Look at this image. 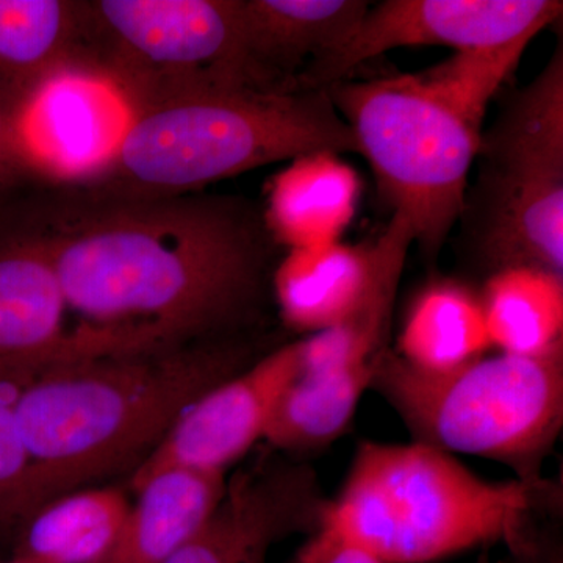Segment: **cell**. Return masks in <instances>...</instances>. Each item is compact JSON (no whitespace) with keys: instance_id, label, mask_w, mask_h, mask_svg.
I'll return each mask as SVG.
<instances>
[{"instance_id":"1","label":"cell","mask_w":563,"mask_h":563,"mask_svg":"<svg viewBox=\"0 0 563 563\" xmlns=\"http://www.w3.org/2000/svg\"><path fill=\"white\" fill-rule=\"evenodd\" d=\"M18 206L76 333L109 352L191 346L257 307L272 257L265 217L236 196H144L29 181Z\"/></svg>"},{"instance_id":"2","label":"cell","mask_w":563,"mask_h":563,"mask_svg":"<svg viewBox=\"0 0 563 563\" xmlns=\"http://www.w3.org/2000/svg\"><path fill=\"white\" fill-rule=\"evenodd\" d=\"M250 365L246 346L207 342L69 358L25 380L13 406L36 510L133 463L139 468L192 402Z\"/></svg>"},{"instance_id":"3","label":"cell","mask_w":563,"mask_h":563,"mask_svg":"<svg viewBox=\"0 0 563 563\" xmlns=\"http://www.w3.org/2000/svg\"><path fill=\"white\" fill-rule=\"evenodd\" d=\"M553 496L550 484L483 479L428 444L366 440L292 563H320L340 548L384 563H432L498 542L520 555L536 543L533 515Z\"/></svg>"},{"instance_id":"4","label":"cell","mask_w":563,"mask_h":563,"mask_svg":"<svg viewBox=\"0 0 563 563\" xmlns=\"http://www.w3.org/2000/svg\"><path fill=\"white\" fill-rule=\"evenodd\" d=\"M320 151L358 154L328 90L210 92L133 113L109 165L77 185L185 195Z\"/></svg>"},{"instance_id":"5","label":"cell","mask_w":563,"mask_h":563,"mask_svg":"<svg viewBox=\"0 0 563 563\" xmlns=\"http://www.w3.org/2000/svg\"><path fill=\"white\" fill-rule=\"evenodd\" d=\"M372 390L390 404L413 442L501 463L521 483L548 484L543 463L563 426V351L532 358L499 352L428 374L388 347Z\"/></svg>"},{"instance_id":"6","label":"cell","mask_w":563,"mask_h":563,"mask_svg":"<svg viewBox=\"0 0 563 563\" xmlns=\"http://www.w3.org/2000/svg\"><path fill=\"white\" fill-rule=\"evenodd\" d=\"M461 246L487 274L532 266L563 276V49L536 79L506 92L481 133Z\"/></svg>"},{"instance_id":"7","label":"cell","mask_w":563,"mask_h":563,"mask_svg":"<svg viewBox=\"0 0 563 563\" xmlns=\"http://www.w3.org/2000/svg\"><path fill=\"white\" fill-rule=\"evenodd\" d=\"M372 165L380 196L435 257L461 218L481 129L439 101L412 74L325 88Z\"/></svg>"},{"instance_id":"8","label":"cell","mask_w":563,"mask_h":563,"mask_svg":"<svg viewBox=\"0 0 563 563\" xmlns=\"http://www.w3.org/2000/svg\"><path fill=\"white\" fill-rule=\"evenodd\" d=\"M90 66L132 114L210 92H277L252 66L243 0L90 2Z\"/></svg>"},{"instance_id":"9","label":"cell","mask_w":563,"mask_h":563,"mask_svg":"<svg viewBox=\"0 0 563 563\" xmlns=\"http://www.w3.org/2000/svg\"><path fill=\"white\" fill-rule=\"evenodd\" d=\"M412 229L399 214L372 243L373 272L354 312L325 331L299 342V374L290 390V406L303 428L324 439H339L354 420L363 395L372 390L374 374L388 350L391 314Z\"/></svg>"},{"instance_id":"10","label":"cell","mask_w":563,"mask_h":563,"mask_svg":"<svg viewBox=\"0 0 563 563\" xmlns=\"http://www.w3.org/2000/svg\"><path fill=\"white\" fill-rule=\"evenodd\" d=\"M558 0H385L369 7L351 38L310 63L298 90H325L385 52L443 46L454 52L533 40L562 16Z\"/></svg>"},{"instance_id":"11","label":"cell","mask_w":563,"mask_h":563,"mask_svg":"<svg viewBox=\"0 0 563 563\" xmlns=\"http://www.w3.org/2000/svg\"><path fill=\"white\" fill-rule=\"evenodd\" d=\"M299 342L285 344L191 404L132 476V485L168 468L224 473L265 440L299 374Z\"/></svg>"},{"instance_id":"12","label":"cell","mask_w":563,"mask_h":563,"mask_svg":"<svg viewBox=\"0 0 563 563\" xmlns=\"http://www.w3.org/2000/svg\"><path fill=\"white\" fill-rule=\"evenodd\" d=\"M132 111L109 79L90 66L51 77L18 113L36 181L88 184L109 165Z\"/></svg>"},{"instance_id":"13","label":"cell","mask_w":563,"mask_h":563,"mask_svg":"<svg viewBox=\"0 0 563 563\" xmlns=\"http://www.w3.org/2000/svg\"><path fill=\"white\" fill-rule=\"evenodd\" d=\"M66 312L57 276L13 188L0 192V384L25 383L54 363L96 355L66 331Z\"/></svg>"},{"instance_id":"14","label":"cell","mask_w":563,"mask_h":563,"mask_svg":"<svg viewBox=\"0 0 563 563\" xmlns=\"http://www.w3.org/2000/svg\"><path fill=\"white\" fill-rule=\"evenodd\" d=\"M328 501L307 466L240 473L209 521L163 563H266L284 537L312 533Z\"/></svg>"},{"instance_id":"15","label":"cell","mask_w":563,"mask_h":563,"mask_svg":"<svg viewBox=\"0 0 563 563\" xmlns=\"http://www.w3.org/2000/svg\"><path fill=\"white\" fill-rule=\"evenodd\" d=\"M368 9L365 0H243L258 79L272 91H298L302 70L342 47Z\"/></svg>"},{"instance_id":"16","label":"cell","mask_w":563,"mask_h":563,"mask_svg":"<svg viewBox=\"0 0 563 563\" xmlns=\"http://www.w3.org/2000/svg\"><path fill=\"white\" fill-rule=\"evenodd\" d=\"M70 66H90V2L0 0V96L18 113Z\"/></svg>"},{"instance_id":"17","label":"cell","mask_w":563,"mask_h":563,"mask_svg":"<svg viewBox=\"0 0 563 563\" xmlns=\"http://www.w3.org/2000/svg\"><path fill=\"white\" fill-rule=\"evenodd\" d=\"M224 473L168 468L132 485L120 539L102 563H163L209 521L224 496Z\"/></svg>"},{"instance_id":"18","label":"cell","mask_w":563,"mask_h":563,"mask_svg":"<svg viewBox=\"0 0 563 563\" xmlns=\"http://www.w3.org/2000/svg\"><path fill=\"white\" fill-rule=\"evenodd\" d=\"M361 198V179L340 154L312 152L274 177L265 222L288 250L340 242Z\"/></svg>"},{"instance_id":"19","label":"cell","mask_w":563,"mask_h":563,"mask_svg":"<svg viewBox=\"0 0 563 563\" xmlns=\"http://www.w3.org/2000/svg\"><path fill=\"white\" fill-rule=\"evenodd\" d=\"M372 272V243L290 250L273 274L282 320L309 335L333 328L361 303Z\"/></svg>"},{"instance_id":"20","label":"cell","mask_w":563,"mask_h":563,"mask_svg":"<svg viewBox=\"0 0 563 563\" xmlns=\"http://www.w3.org/2000/svg\"><path fill=\"white\" fill-rule=\"evenodd\" d=\"M490 350L479 292L461 280L440 279L410 302L395 352L418 372L443 374Z\"/></svg>"},{"instance_id":"21","label":"cell","mask_w":563,"mask_h":563,"mask_svg":"<svg viewBox=\"0 0 563 563\" xmlns=\"http://www.w3.org/2000/svg\"><path fill=\"white\" fill-rule=\"evenodd\" d=\"M129 504L118 488L60 496L25 520L14 559L24 563H102L120 539Z\"/></svg>"},{"instance_id":"22","label":"cell","mask_w":563,"mask_h":563,"mask_svg":"<svg viewBox=\"0 0 563 563\" xmlns=\"http://www.w3.org/2000/svg\"><path fill=\"white\" fill-rule=\"evenodd\" d=\"M492 347L517 357L563 351V276L532 266L493 273L483 291Z\"/></svg>"},{"instance_id":"23","label":"cell","mask_w":563,"mask_h":563,"mask_svg":"<svg viewBox=\"0 0 563 563\" xmlns=\"http://www.w3.org/2000/svg\"><path fill=\"white\" fill-rule=\"evenodd\" d=\"M529 43L531 40H518L501 46L454 52L453 57L412 77L421 88L484 131L488 107L517 68Z\"/></svg>"},{"instance_id":"24","label":"cell","mask_w":563,"mask_h":563,"mask_svg":"<svg viewBox=\"0 0 563 563\" xmlns=\"http://www.w3.org/2000/svg\"><path fill=\"white\" fill-rule=\"evenodd\" d=\"M10 384H0V523L27 520L35 514V479L22 440Z\"/></svg>"},{"instance_id":"25","label":"cell","mask_w":563,"mask_h":563,"mask_svg":"<svg viewBox=\"0 0 563 563\" xmlns=\"http://www.w3.org/2000/svg\"><path fill=\"white\" fill-rule=\"evenodd\" d=\"M36 181L22 144L18 111L0 96V192Z\"/></svg>"},{"instance_id":"26","label":"cell","mask_w":563,"mask_h":563,"mask_svg":"<svg viewBox=\"0 0 563 563\" xmlns=\"http://www.w3.org/2000/svg\"><path fill=\"white\" fill-rule=\"evenodd\" d=\"M320 563H384L358 548H340Z\"/></svg>"},{"instance_id":"27","label":"cell","mask_w":563,"mask_h":563,"mask_svg":"<svg viewBox=\"0 0 563 563\" xmlns=\"http://www.w3.org/2000/svg\"><path fill=\"white\" fill-rule=\"evenodd\" d=\"M518 558H520V563H559L558 559H548L540 554L539 548H537V543L533 544L531 550H528L526 553L518 555Z\"/></svg>"},{"instance_id":"28","label":"cell","mask_w":563,"mask_h":563,"mask_svg":"<svg viewBox=\"0 0 563 563\" xmlns=\"http://www.w3.org/2000/svg\"><path fill=\"white\" fill-rule=\"evenodd\" d=\"M476 563H495L492 562L490 559L487 558V555H483V558L479 559Z\"/></svg>"},{"instance_id":"29","label":"cell","mask_w":563,"mask_h":563,"mask_svg":"<svg viewBox=\"0 0 563 563\" xmlns=\"http://www.w3.org/2000/svg\"><path fill=\"white\" fill-rule=\"evenodd\" d=\"M0 563H24V562H20V561H16V559H13V561H11V562H0Z\"/></svg>"}]
</instances>
